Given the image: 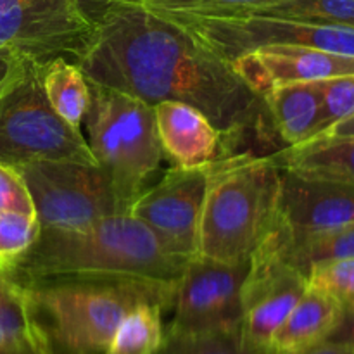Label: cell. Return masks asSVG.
<instances>
[{
	"label": "cell",
	"mask_w": 354,
	"mask_h": 354,
	"mask_svg": "<svg viewBox=\"0 0 354 354\" xmlns=\"http://www.w3.org/2000/svg\"><path fill=\"white\" fill-rule=\"evenodd\" d=\"M327 341L346 344L354 351V304L342 308L341 320H339L337 327L332 330V334L328 335Z\"/></svg>",
	"instance_id": "30"
},
{
	"label": "cell",
	"mask_w": 354,
	"mask_h": 354,
	"mask_svg": "<svg viewBox=\"0 0 354 354\" xmlns=\"http://www.w3.org/2000/svg\"><path fill=\"white\" fill-rule=\"evenodd\" d=\"M280 168L268 156L234 152L213 162L197 254L221 263L251 258L275 220Z\"/></svg>",
	"instance_id": "4"
},
{
	"label": "cell",
	"mask_w": 354,
	"mask_h": 354,
	"mask_svg": "<svg viewBox=\"0 0 354 354\" xmlns=\"http://www.w3.org/2000/svg\"><path fill=\"white\" fill-rule=\"evenodd\" d=\"M189 259L130 213L82 230H41L33 248L7 275L17 282L55 277H133L176 282Z\"/></svg>",
	"instance_id": "2"
},
{
	"label": "cell",
	"mask_w": 354,
	"mask_h": 354,
	"mask_svg": "<svg viewBox=\"0 0 354 354\" xmlns=\"http://www.w3.org/2000/svg\"><path fill=\"white\" fill-rule=\"evenodd\" d=\"M16 169L26 182L41 230H82L104 218L130 213L100 166L37 161Z\"/></svg>",
	"instance_id": "7"
},
{
	"label": "cell",
	"mask_w": 354,
	"mask_h": 354,
	"mask_svg": "<svg viewBox=\"0 0 354 354\" xmlns=\"http://www.w3.org/2000/svg\"><path fill=\"white\" fill-rule=\"evenodd\" d=\"M40 68L24 62L0 93V162L12 168L37 161L99 166L82 130L52 109Z\"/></svg>",
	"instance_id": "6"
},
{
	"label": "cell",
	"mask_w": 354,
	"mask_h": 354,
	"mask_svg": "<svg viewBox=\"0 0 354 354\" xmlns=\"http://www.w3.org/2000/svg\"><path fill=\"white\" fill-rule=\"evenodd\" d=\"M242 82L258 95L296 82H327L354 75V57L308 47H263L230 62Z\"/></svg>",
	"instance_id": "14"
},
{
	"label": "cell",
	"mask_w": 354,
	"mask_h": 354,
	"mask_svg": "<svg viewBox=\"0 0 354 354\" xmlns=\"http://www.w3.org/2000/svg\"><path fill=\"white\" fill-rule=\"evenodd\" d=\"M0 351L52 354L28 289L0 273Z\"/></svg>",
	"instance_id": "19"
},
{
	"label": "cell",
	"mask_w": 354,
	"mask_h": 354,
	"mask_svg": "<svg viewBox=\"0 0 354 354\" xmlns=\"http://www.w3.org/2000/svg\"><path fill=\"white\" fill-rule=\"evenodd\" d=\"M244 16L279 17L354 28V0H277Z\"/></svg>",
	"instance_id": "23"
},
{
	"label": "cell",
	"mask_w": 354,
	"mask_h": 354,
	"mask_svg": "<svg viewBox=\"0 0 354 354\" xmlns=\"http://www.w3.org/2000/svg\"><path fill=\"white\" fill-rule=\"evenodd\" d=\"M0 354H14V353H6V351H0Z\"/></svg>",
	"instance_id": "34"
},
{
	"label": "cell",
	"mask_w": 354,
	"mask_h": 354,
	"mask_svg": "<svg viewBox=\"0 0 354 354\" xmlns=\"http://www.w3.org/2000/svg\"><path fill=\"white\" fill-rule=\"evenodd\" d=\"M244 342L242 330L209 332V334H165L156 354H268Z\"/></svg>",
	"instance_id": "24"
},
{
	"label": "cell",
	"mask_w": 354,
	"mask_h": 354,
	"mask_svg": "<svg viewBox=\"0 0 354 354\" xmlns=\"http://www.w3.org/2000/svg\"><path fill=\"white\" fill-rule=\"evenodd\" d=\"M342 304L328 294L308 286L289 317L270 342V353H296L327 341L337 327Z\"/></svg>",
	"instance_id": "17"
},
{
	"label": "cell",
	"mask_w": 354,
	"mask_h": 354,
	"mask_svg": "<svg viewBox=\"0 0 354 354\" xmlns=\"http://www.w3.org/2000/svg\"><path fill=\"white\" fill-rule=\"evenodd\" d=\"M348 258H354V223L324 234L289 239L286 245V261L306 277L320 263Z\"/></svg>",
	"instance_id": "22"
},
{
	"label": "cell",
	"mask_w": 354,
	"mask_h": 354,
	"mask_svg": "<svg viewBox=\"0 0 354 354\" xmlns=\"http://www.w3.org/2000/svg\"><path fill=\"white\" fill-rule=\"evenodd\" d=\"M308 286L334 297L344 306L354 304V258L320 263L308 273Z\"/></svg>",
	"instance_id": "27"
},
{
	"label": "cell",
	"mask_w": 354,
	"mask_h": 354,
	"mask_svg": "<svg viewBox=\"0 0 354 354\" xmlns=\"http://www.w3.org/2000/svg\"><path fill=\"white\" fill-rule=\"evenodd\" d=\"M83 0H0V59L76 62L92 37Z\"/></svg>",
	"instance_id": "9"
},
{
	"label": "cell",
	"mask_w": 354,
	"mask_h": 354,
	"mask_svg": "<svg viewBox=\"0 0 354 354\" xmlns=\"http://www.w3.org/2000/svg\"><path fill=\"white\" fill-rule=\"evenodd\" d=\"M41 227L37 216L0 211V272L9 273L33 248Z\"/></svg>",
	"instance_id": "25"
},
{
	"label": "cell",
	"mask_w": 354,
	"mask_h": 354,
	"mask_svg": "<svg viewBox=\"0 0 354 354\" xmlns=\"http://www.w3.org/2000/svg\"><path fill=\"white\" fill-rule=\"evenodd\" d=\"M263 100L283 147L311 140L322 131V82H296L273 86L263 95Z\"/></svg>",
	"instance_id": "16"
},
{
	"label": "cell",
	"mask_w": 354,
	"mask_h": 354,
	"mask_svg": "<svg viewBox=\"0 0 354 354\" xmlns=\"http://www.w3.org/2000/svg\"><path fill=\"white\" fill-rule=\"evenodd\" d=\"M317 137H354V116L337 121Z\"/></svg>",
	"instance_id": "33"
},
{
	"label": "cell",
	"mask_w": 354,
	"mask_h": 354,
	"mask_svg": "<svg viewBox=\"0 0 354 354\" xmlns=\"http://www.w3.org/2000/svg\"><path fill=\"white\" fill-rule=\"evenodd\" d=\"M211 168L213 162L197 168L173 166L130 206L131 216L147 225L169 251L185 259L197 254V234Z\"/></svg>",
	"instance_id": "12"
},
{
	"label": "cell",
	"mask_w": 354,
	"mask_h": 354,
	"mask_svg": "<svg viewBox=\"0 0 354 354\" xmlns=\"http://www.w3.org/2000/svg\"><path fill=\"white\" fill-rule=\"evenodd\" d=\"M282 169L354 187V137H315L270 154Z\"/></svg>",
	"instance_id": "18"
},
{
	"label": "cell",
	"mask_w": 354,
	"mask_h": 354,
	"mask_svg": "<svg viewBox=\"0 0 354 354\" xmlns=\"http://www.w3.org/2000/svg\"><path fill=\"white\" fill-rule=\"evenodd\" d=\"M158 14L192 16H244L256 7L277 0H131Z\"/></svg>",
	"instance_id": "26"
},
{
	"label": "cell",
	"mask_w": 354,
	"mask_h": 354,
	"mask_svg": "<svg viewBox=\"0 0 354 354\" xmlns=\"http://www.w3.org/2000/svg\"><path fill=\"white\" fill-rule=\"evenodd\" d=\"M249 259L221 263L194 256L176 280L173 317L166 334L192 335L241 330L244 318L242 290Z\"/></svg>",
	"instance_id": "11"
},
{
	"label": "cell",
	"mask_w": 354,
	"mask_h": 354,
	"mask_svg": "<svg viewBox=\"0 0 354 354\" xmlns=\"http://www.w3.org/2000/svg\"><path fill=\"white\" fill-rule=\"evenodd\" d=\"M162 152L182 168H197L223 158L221 133L197 107L176 100L154 106Z\"/></svg>",
	"instance_id": "15"
},
{
	"label": "cell",
	"mask_w": 354,
	"mask_h": 354,
	"mask_svg": "<svg viewBox=\"0 0 354 354\" xmlns=\"http://www.w3.org/2000/svg\"><path fill=\"white\" fill-rule=\"evenodd\" d=\"M0 211L37 216L26 182L16 168L0 162Z\"/></svg>",
	"instance_id": "29"
},
{
	"label": "cell",
	"mask_w": 354,
	"mask_h": 354,
	"mask_svg": "<svg viewBox=\"0 0 354 354\" xmlns=\"http://www.w3.org/2000/svg\"><path fill=\"white\" fill-rule=\"evenodd\" d=\"M83 2L93 30L76 64L90 83L149 106L176 100L197 107L221 133L225 156L245 138L277 133L263 97L182 26L131 0Z\"/></svg>",
	"instance_id": "1"
},
{
	"label": "cell",
	"mask_w": 354,
	"mask_h": 354,
	"mask_svg": "<svg viewBox=\"0 0 354 354\" xmlns=\"http://www.w3.org/2000/svg\"><path fill=\"white\" fill-rule=\"evenodd\" d=\"M161 304H140L118 325L104 354H156L165 341Z\"/></svg>",
	"instance_id": "21"
},
{
	"label": "cell",
	"mask_w": 354,
	"mask_h": 354,
	"mask_svg": "<svg viewBox=\"0 0 354 354\" xmlns=\"http://www.w3.org/2000/svg\"><path fill=\"white\" fill-rule=\"evenodd\" d=\"M23 64L24 62L21 61H6V59H0V93L16 78V75L21 71Z\"/></svg>",
	"instance_id": "32"
},
{
	"label": "cell",
	"mask_w": 354,
	"mask_h": 354,
	"mask_svg": "<svg viewBox=\"0 0 354 354\" xmlns=\"http://www.w3.org/2000/svg\"><path fill=\"white\" fill-rule=\"evenodd\" d=\"M225 61L263 47H308L354 57V28L265 16L161 14Z\"/></svg>",
	"instance_id": "8"
},
{
	"label": "cell",
	"mask_w": 354,
	"mask_h": 354,
	"mask_svg": "<svg viewBox=\"0 0 354 354\" xmlns=\"http://www.w3.org/2000/svg\"><path fill=\"white\" fill-rule=\"evenodd\" d=\"M275 221L290 239L354 223V187L280 168Z\"/></svg>",
	"instance_id": "13"
},
{
	"label": "cell",
	"mask_w": 354,
	"mask_h": 354,
	"mask_svg": "<svg viewBox=\"0 0 354 354\" xmlns=\"http://www.w3.org/2000/svg\"><path fill=\"white\" fill-rule=\"evenodd\" d=\"M0 273H3V272H0Z\"/></svg>",
	"instance_id": "35"
},
{
	"label": "cell",
	"mask_w": 354,
	"mask_h": 354,
	"mask_svg": "<svg viewBox=\"0 0 354 354\" xmlns=\"http://www.w3.org/2000/svg\"><path fill=\"white\" fill-rule=\"evenodd\" d=\"M289 234L273 220L249 258L242 290V337L251 348L270 351V342L308 289V277L286 261Z\"/></svg>",
	"instance_id": "10"
},
{
	"label": "cell",
	"mask_w": 354,
	"mask_h": 354,
	"mask_svg": "<svg viewBox=\"0 0 354 354\" xmlns=\"http://www.w3.org/2000/svg\"><path fill=\"white\" fill-rule=\"evenodd\" d=\"M28 289L52 354H104L124 317L140 304L173 306L176 282L133 277H55Z\"/></svg>",
	"instance_id": "3"
},
{
	"label": "cell",
	"mask_w": 354,
	"mask_h": 354,
	"mask_svg": "<svg viewBox=\"0 0 354 354\" xmlns=\"http://www.w3.org/2000/svg\"><path fill=\"white\" fill-rule=\"evenodd\" d=\"M322 131L337 121L354 116V75L322 82Z\"/></svg>",
	"instance_id": "28"
},
{
	"label": "cell",
	"mask_w": 354,
	"mask_h": 354,
	"mask_svg": "<svg viewBox=\"0 0 354 354\" xmlns=\"http://www.w3.org/2000/svg\"><path fill=\"white\" fill-rule=\"evenodd\" d=\"M41 85L52 109L64 121L80 128L90 107V85L78 64L54 59L40 68Z\"/></svg>",
	"instance_id": "20"
},
{
	"label": "cell",
	"mask_w": 354,
	"mask_h": 354,
	"mask_svg": "<svg viewBox=\"0 0 354 354\" xmlns=\"http://www.w3.org/2000/svg\"><path fill=\"white\" fill-rule=\"evenodd\" d=\"M268 354H275V353H268ZM283 354H354V351L346 344L324 341V342H320V344L313 346V348L303 349V351L283 353Z\"/></svg>",
	"instance_id": "31"
},
{
	"label": "cell",
	"mask_w": 354,
	"mask_h": 354,
	"mask_svg": "<svg viewBox=\"0 0 354 354\" xmlns=\"http://www.w3.org/2000/svg\"><path fill=\"white\" fill-rule=\"evenodd\" d=\"M85 116L88 145L120 199L131 206L159 171L162 147L154 106L128 93L90 83Z\"/></svg>",
	"instance_id": "5"
}]
</instances>
